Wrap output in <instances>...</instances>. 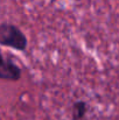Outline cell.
<instances>
[{
	"mask_svg": "<svg viewBox=\"0 0 119 120\" xmlns=\"http://www.w3.org/2000/svg\"><path fill=\"white\" fill-rule=\"evenodd\" d=\"M0 43L16 50H25L27 47V39L18 27L9 23H2L0 26Z\"/></svg>",
	"mask_w": 119,
	"mask_h": 120,
	"instance_id": "cell-1",
	"label": "cell"
},
{
	"mask_svg": "<svg viewBox=\"0 0 119 120\" xmlns=\"http://www.w3.org/2000/svg\"><path fill=\"white\" fill-rule=\"evenodd\" d=\"M21 76V69L11 60L2 58L0 67V77L7 80H18Z\"/></svg>",
	"mask_w": 119,
	"mask_h": 120,
	"instance_id": "cell-2",
	"label": "cell"
},
{
	"mask_svg": "<svg viewBox=\"0 0 119 120\" xmlns=\"http://www.w3.org/2000/svg\"><path fill=\"white\" fill-rule=\"evenodd\" d=\"M86 111V105L84 101H77L74 105V111H73V118L74 120H79L82 119L85 114Z\"/></svg>",
	"mask_w": 119,
	"mask_h": 120,
	"instance_id": "cell-3",
	"label": "cell"
}]
</instances>
